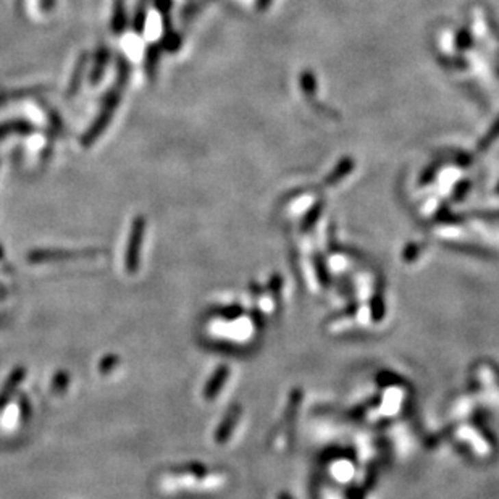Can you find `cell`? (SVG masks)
I'll use <instances>...</instances> for the list:
<instances>
[{
    "label": "cell",
    "mask_w": 499,
    "mask_h": 499,
    "mask_svg": "<svg viewBox=\"0 0 499 499\" xmlns=\"http://www.w3.org/2000/svg\"><path fill=\"white\" fill-rule=\"evenodd\" d=\"M121 91H123V86H118V84L115 83V86H112L110 91L107 92V96L102 102L101 112H99V115L96 116V120L92 121V125L89 127L88 131L83 134V138H81V146L91 147L92 144L97 141L99 136H102L103 131L109 128L110 121L115 115L116 107L120 105Z\"/></svg>",
    "instance_id": "obj_1"
},
{
    "label": "cell",
    "mask_w": 499,
    "mask_h": 499,
    "mask_svg": "<svg viewBox=\"0 0 499 499\" xmlns=\"http://www.w3.org/2000/svg\"><path fill=\"white\" fill-rule=\"evenodd\" d=\"M101 257L99 249H79V251H65V249H38L29 253L28 262L33 265L42 264H60V262H76V260H88Z\"/></svg>",
    "instance_id": "obj_2"
},
{
    "label": "cell",
    "mask_w": 499,
    "mask_h": 499,
    "mask_svg": "<svg viewBox=\"0 0 499 499\" xmlns=\"http://www.w3.org/2000/svg\"><path fill=\"white\" fill-rule=\"evenodd\" d=\"M144 235H146V218L142 215H138L131 225L127 253H125V270H127L128 275H134L139 270Z\"/></svg>",
    "instance_id": "obj_3"
},
{
    "label": "cell",
    "mask_w": 499,
    "mask_h": 499,
    "mask_svg": "<svg viewBox=\"0 0 499 499\" xmlns=\"http://www.w3.org/2000/svg\"><path fill=\"white\" fill-rule=\"evenodd\" d=\"M88 62H89V53H83V55L78 58V64H76V66H75L73 76H71V81L68 84V91H66V97H73L75 94L79 91L81 81H83V76H84V71H86Z\"/></svg>",
    "instance_id": "obj_4"
},
{
    "label": "cell",
    "mask_w": 499,
    "mask_h": 499,
    "mask_svg": "<svg viewBox=\"0 0 499 499\" xmlns=\"http://www.w3.org/2000/svg\"><path fill=\"white\" fill-rule=\"evenodd\" d=\"M34 131V127L25 120H10L0 125V139L7 138L8 134H29Z\"/></svg>",
    "instance_id": "obj_5"
},
{
    "label": "cell",
    "mask_w": 499,
    "mask_h": 499,
    "mask_svg": "<svg viewBox=\"0 0 499 499\" xmlns=\"http://www.w3.org/2000/svg\"><path fill=\"white\" fill-rule=\"evenodd\" d=\"M107 62H109V49H107L105 46L99 47V51L96 53V60H94L92 73H91L92 84H97L99 81L102 79L103 71H105V66H107Z\"/></svg>",
    "instance_id": "obj_6"
},
{
    "label": "cell",
    "mask_w": 499,
    "mask_h": 499,
    "mask_svg": "<svg viewBox=\"0 0 499 499\" xmlns=\"http://www.w3.org/2000/svg\"><path fill=\"white\" fill-rule=\"evenodd\" d=\"M160 52L162 47L159 44H151L147 47L146 52V73L149 76L151 81L155 79V73H157V66H159V60H160Z\"/></svg>",
    "instance_id": "obj_7"
},
{
    "label": "cell",
    "mask_w": 499,
    "mask_h": 499,
    "mask_svg": "<svg viewBox=\"0 0 499 499\" xmlns=\"http://www.w3.org/2000/svg\"><path fill=\"white\" fill-rule=\"evenodd\" d=\"M23 379H25V370H21V368H18V370H15V372L12 373L10 379L7 380L5 386H3V388L0 389V406H2V404L5 402L8 398L12 396L13 391L16 389L18 383H20V381L23 380Z\"/></svg>",
    "instance_id": "obj_8"
},
{
    "label": "cell",
    "mask_w": 499,
    "mask_h": 499,
    "mask_svg": "<svg viewBox=\"0 0 499 499\" xmlns=\"http://www.w3.org/2000/svg\"><path fill=\"white\" fill-rule=\"evenodd\" d=\"M125 28H127V10H125L123 0H116L114 5V16H112V29L116 34H120L123 33Z\"/></svg>",
    "instance_id": "obj_9"
},
{
    "label": "cell",
    "mask_w": 499,
    "mask_h": 499,
    "mask_svg": "<svg viewBox=\"0 0 499 499\" xmlns=\"http://www.w3.org/2000/svg\"><path fill=\"white\" fill-rule=\"evenodd\" d=\"M47 91V88H28V89H18V91H10V92H2L0 94V103H7L13 101H20L21 97L28 96H38V94Z\"/></svg>",
    "instance_id": "obj_10"
},
{
    "label": "cell",
    "mask_w": 499,
    "mask_h": 499,
    "mask_svg": "<svg viewBox=\"0 0 499 499\" xmlns=\"http://www.w3.org/2000/svg\"><path fill=\"white\" fill-rule=\"evenodd\" d=\"M144 28H146V3L139 2L136 16H134V31L136 33H144Z\"/></svg>",
    "instance_id": "obj_11"
},
{
    "label": "cell",
    "mask_w": 499,
    "mask_h": 499,
    "mask_svg": "<svg viewBox=\"0 0 499 499\" xmlns=\"http://www.w3.org/2000/svg\"><path fill=\"white\" fill-rule=\"evenodd\" d=\"M118 363H120L118 357L109 356L101 362V366H99V370H101V373H103V375H105V373H112V370H115V367L118 366Z\"/></svg>",
    "instance_id": "obj_12"
},
{
    "label": "cell",
    "mask_w": 499,
    "mask_h": 499,
    "mask_svg": "<svg viewBox=\"0 0 499 499\" xmlns=\"http://www.w3.org/2000/svg\"><path fill=\"white\" fill-rule=\"evenodd\" d=\"M66 385H68V375L66 373H58L57 379L53 380V391H64L66 388Z\"/></svg>",
    "instance_id": "obj_13"
},
{
    "label": "cell",
    "mask_w": 499,
    "mask_h": 499,
    "mask_svg": "<svg viewBox=\"0 0 499 499\" xmlns=\"http://www.w3.org/2000/svg\"><path fill=\"white\" fill-rule=\"evenodd\" d=\"M498 136H499V120L496 121V123H494L493 129H491V131H489V134L487 136V141H485V146H487V144L489 146V144H491Z\"/></svg>",
    "instance_id": "obj_14"
},
{
    "label": "cell",
    "mask_w": 499,
    "mask_h": 499,
    "mask_svg": "<svg viewBox=\"0 0 499 499\" xmlns=\"http://www.w3.org/2000/svg\"><path fill=\"white\" fill-rule=\"evenodd\" d=\"M40 5H42L44 12H51L53 8V5H55V0H42V3H40Z\"/></svg>",
    "instance_id": "obj_15"
}]
</instances>
